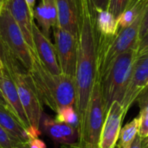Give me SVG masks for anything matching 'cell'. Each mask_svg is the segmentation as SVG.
<instances>
[{
  "label": "cell",
  "mask_w": 148,
  "mask_h": 148,
  "mask_svg": "<svg viewBox=\"0 0 148 148\" xmlns=\"http://www.w3.org/2000/svg\"><path fill=\"white\" fill-rule=\"evenodd\" d=\"M80 4L81 23L75 75V108L79 120L78 141L83 134L89 99L97 80V54L95 33V7L92 0H80Z\"/></svg>",
  "instance_id": "6da1fadb"
},
{
  "label": "cell",
  "mask_w": 148,
  "mask_h": 148,
  "mask_svg": "<svg viewBox=\"0 0 148 148\" xmlns=\"http://www.w3.org/2000/svg\"><path fill=\"white\" fill-rule=\"evenodd\" d=\"M33 58V65L29 73L42 102L56 113L63 107L75 106V78L64 74L49 73L42 66L35 52Z\"/></svg>",
  "instance_id": "7a4b0ae2"
},
{
  "label": "cell",
  "mask_w": 148,
  "mask_h": 148,
  "mask_svg": "<svg viewBox=\"0 0 148 148\" xmlns=\"http://www.w3.org/2000/svg\"><path fill=\"white\" fill-rule=\"evenodd\" d=\"M0 57L8 69L17 89V93L31 128L41 133L40 123L43 114L42 102L39 97L34 80L29 73L15 57L0 46Z\"/></svg>",
  "instance_id": "3957f363"
},
{
  "label": "cell",
  "mask_w": 148,
  "mask_h": 148,
  "mask_svg": "<svg viewBox=\"0 0 148 148\" xmlns=\"http://www.w3.org/2000/svg\"><path fill=\"white\" fill-rule=\"evenodd\" d=\"M137 49H131L120 55L101 81L105 116L114 101L122 103L137 57Z\"/></svg>",
  "instance_id": "277c9868"
},
{
  "label": "cell",
  "mask_w": 148,
  "mask_h": 148,
  "mask_svg": "<svg viewBox=\"0 0 148 148\" xmlns=\"http://www.w3.org/2000/svg\"><path fill=\"white\" fill-rule=\"evenodd\" d=\"M0 46L30 71L34 51L29 47L20 27L5 5L0 12Z\"/></svg>",
  "instance_id": "5b68a950"
},
{
  "label": "cell",
  "mask_w": 148,
  "mask_h": 148,
  "mask_svg": "<svg viewBox=\"0 0 148 148\" xmlns=\"http://www.w3.org/2000/svg\"><path fill=\"white\" fill-rule=\"evenodd\" d=\"M145 12V11H144ZM144 12L128 27L119 29L118 34L109 46L103 60L97 67V80L101 81L114 61L124 52L137 49L140 42V29Z\"/></svg>",
  "instance_id": "8992f818"
},
{
  "label": "cell",
  "mask_w": 148,
  "mask_h": 148,
  "mask_svg": "<svg viewBox=\"0 0 148 148\" xmlns=\"http://www.w3.org/2000/svg\"><path fill=\"white\" fill-rule=\"evenodd\" d=\"M104 119L105 110L101 82L96 80L88 106L83 134L78 143L81 145L88 143L94 146H99L100 135Z\"/></svg>",
  "instance_id": "52a82bcc"
},
{
  "label": "cell",
  "mask_w": 148,
  "mask_h": 148,
  "mask_svg": "<svg viewBox=\"0 0 148 148\" xmlns=\"http://www.w3.org/2000/svg\"><path fill=\"white\" fill-rule=\"evenodd\" d=\"M53 32L55 47L62 73L75 78L78 38L57 25L53 28Z\"/></svg>",
  "instance_id": "ba28073f"
},
{
  "label": "cell",
  "mask_w": 148,
  "mask_h": 148,
  "mask_svg": "<svg viewBox=\"0 0 148 148\" xmlns=\"http://www.w3.org/2000/svg\"><path fill=\"white\" fill-rule=\"evenodd\" d=\"M0 90L6 101L7 108L10 112L17 118L21 124L28 131L30 137H38L41 133L33 130L29 125L27 115L22 106L16 84L8 70V69L3 65V69H0Z\"/></svg>",
  "instance_id": "9c48e42d"
},
{
  "label": "cell",
  "mask_w": 148,
  "mask_h": 148,
  "mask_svg": "<svg viewBox=\"0 0 148 148\" xmlns=\"http://www.w3.org/2000/svg\"><path fill=\"white\" fill-rule=\"evenodd\" d=\"M148 83V53L137 56L133 67L129 83L127 85L122 107L127 113L130 107L136 101L140 94L146 88Z\"/></svg>",
  "instance_id": "30bf717a"
},
{
  "label": "cell",
  "mask_w": 148,
  "mask_h": 148,
  "mask_svg": "<svg viewBox=\"0 0 148 148\" xmlns=\"http://www.w3.org/2000/svg\"><path fill=\"white\" fill-rule=\"evenodd\" d=\"M126 114L122 105L119 101H114L111 105L104 119L100 135L99 147L115 148Z\"/></svg>",
  "instance_id": "8fae6325"
},
{
  "label": "cell",
  "mask_w": 148,
  "mask_h": 148,
  "mask_svg": "<svg viewBox=\"0 0 148 148\" xmlns=\"http://www.w3.org/2000/svg\"><path fill=\"white\" fill-rule=\"evenodd\" d=\"M32 36L35 54L42 66L53 75L62 74L59 65L55 45L51 42L50 39L41 31L35 22L33 23Z\"/></svg>",
  "instance_id": "7c38bea8"
},
{
  "label": "cell",
  "mask_w": 148,
  "mask_h": 148,
  "mask_svg": "<svg viewBox=\"0 0 148 148\" xmlns=\"http://www.w3.org/2000/svg\"><path fill=\"white\" fill-rule=\"evenodd\" d=\"M57 26L78 38L81 23L80 0H56Z\"/></svg>",
  "instance_id": "4fadbf2b"
},
{
  "label": "cell",
  "mask_w": 148,
  "mask_h": 148,
  "mask_svg": "<svg viewBox=\"0 0 148 148\" xmlns=\"http://www.w3.org/2000/svg\"><path fill=\"white\" fill-rule=\"evenodd\" d=\"M5 7L8 9L20 27L29 47L34 51V42L32 36L34 23L33 10L29 8L26 0H6Z\"/></svg>",
  "instance_id": "5bb4252c"
},
{
  "label": "cell",
  "mask_w": 148,
  "mask_h": 148,
  "mask_svg": "<svg viewBox=\"0 0 148 148\" xmlns=\"http://www.w3.org/2000/svg\"><path fill=\"white\" fill-rule=\"evenodd\" d=\"M49 137L53 141L62 144L69 145L78 141V130L77 128L68 124L59 122L56 119L42 114L40 123V130Z\"/></svg>",
  "instance_id": "9a60e30c"
},
{
  "label": "cell",
  "mask_w": 148,
  "mask_h": 148,
  "mask_svg": "<svg viewBox=\"0 0 148 148\" xmlns=\"http://www.w3.org/2000/svg\"><path fill=\"white\" fill-rule=\"evenodd\" d=\"M33 18L37 22L41 31L49 38L50 29L57 25L56 0H41L33 10Z\"/></svg>",
  "instance_id": "2e32d148"
},
{
  "label": "cell",
  "mask_w": 148,
  "mask_h": 148,
  "mask_svg": "<svg viewBox=\"0 0 148 148\" xmlns=\"http://www.w3.org/2000/svg\"><path fill=\"white\" fill-rule=\"evenodd\" d=\"M118 20L108 10L95 8V36L105 39H114L118 34Z\"/></svg>",
  "instance_id": "e0dca14e"
},
{
  "label": "cell",
  "mask_w": 148,
  "mask_h": 148,
  "mask_svg": "<svg viewBox=\"0 0 148 148\" xmlns=\"http://www.w3.org/2000/svg\"><path fill=\"white\" fill-rule=\"evenodd\" d=\"M0 125L20 142L26 143L29 139V134L25 127L10 110L0 104Z\"/></svg>",
  "instance_id": "ac0fdd59"
},
{
  "label": "cell",
  "mask_w": 148,
  "mask_h": 148,
  "mask_svg": "<svg viewBox=\"0 0 148 148\" xmlns=\"http://www.w3.org/2000/svg\"><path fill=\"white\" fill-rule=\"evenodd\" d=\"M148 0H130L118 19L119 29L130 26L147 9Z\"/></svg>",
  "instance_id": "d6986e66"
},
{
  "label": "cell",
  "mask_w": 148,
  "mask_h": 148,
  "mask_svg": "<svg viewBox=\"0 0 148 148\" xmlns=\"http://www.w3.org/2000/svg\"><path fill=\"white\" fill-rule=\"evenodd\" d=\"M140 129V118H134L124 127L121 128L120 133V143L118 148H130L133 145L136 136L139 134Z\"/></svg>",
  "instance_id": "ffe728a7"
},
{
  "label": "cell",
  "mask_w": 148,
  "mask_h": 148,
  "mask_svg": "<svg viewBox=\"0 0 148 148\" xmlns=\"http://www.w3.org/2000/svg\"><path fill=\"white\" fill-rule=\"evenodd\" d=\"M57 121L72 126L78 130L79 120L75 106H67L60 108L55 118Z\"/></svg>",
  "instance_id": "44dd1931"
},
{
  "label": "cell",
  "mask_w": 148,
  "mask_h": 148,
  "mask_svg": "<svg viewBox=\"0 0 148 148\" xmlns=\"http://www.w3.org/2000/svg\"><path fill=\"white\" fill-rule=\"evenodd\" d=\"M20 142L0 125V148H15Z\"/></svg>",
  "instance_id": "7402d4cb"
},
{
  "label": "cell",
  "mask_w": 148,
  "mask_h": 148,
  "mask_svg": "<svg viewBox=\"0 0 148 148\" xmlns=\"http://www.w3.org/2000/svg\"><path fill=\"white\" fill-rule=\"evenodd\" d=\"M130 0H109L108 10L118 20Z\"/></svg>",
  "instance_id": "603a6c76"
},
{
  "label": "cell",
  "mask_w": 148,
  "mask_h": 148,
  "mask_svg": "<svg viewBox=\"0 0 148 148\" xmlns=\"http://www.w3.org/2000/svg\"><path fill=\"white\" fill-rule=\"evenodd\" d=\"M136 101L140 106V116L148 117V88H146L138 96Z\"/></svg>",
  "instance_id": "cb8c5ba5"
},
{
  "label": "cell",
  "mask_w": 148,
  "mask_h": 148,
  "mask_svg": "<svg viewBox=\"0 0 148 148\" xmlns=\"http://www.w3.org/2000/svg\"><path fill=\"white\" fill-rule=\"evenodd\" d=\"M140 129H139V135L142 139L148 138V117L140 116Z\"/></svg>",
  "instance_id": "d4e9b609"
},
{
  "label": "cell",
  "mask_w": 148,
  "mask_h": 148,
  "mask_svg": "<svg viewBox=\"0 0 148 148\" xmlns=\"http://www.w3.org/2000/svg\"><path fill=\"white\" fill-rule=\"evenodd\" d=\"M148 32V5L143 14L141 24H140V40L144 37Z\"/></svg>",
  "instance_id": "484cf974"
},
{
  "label": "cell",
  "mask_w": 148,
  "mask_h": 148,
  "mask_svg": "<svg viewBox=\"0 0 148 148\" xmlns=\"http://www.w3.org/2000/svg\"><path fill=\"white\" fill-rule=\"evenodd\" d=\"M147 53H148V32L147 34L144 37H142L139 42L137 56H142Z\"/></svg>",
  "instance_id": "4316f807"
},
{
  "label": "cell",
  "mask_w": 148,
  "mask_h": 148,
  "mask_svg": "<svg viewBox=\"0 0 148 148\" xmlns=\"http://www.w3.org/2000/svg\"><path fill=\"white\" fill-rule=\"evenodd\" d=\"M26 144L29 148H46V144L38 137H30Z\"/></svg>",
  "instance_id": "83f0119b"
},
{
  "label": "cell",
  "mask_w": 148,
  "mask_h": 148,
  "mask_svg": "<svg viewBox=\"0 0 148 148\" xmlns=\"http://www.w3.org/2000/svg\"><path fill=\"white\" fill-rule=\"evenodd\" d=\"M61 148H100L99 146H94L88 143H85V144H79L78 142L74 143V144H69V145H62Z\"/></svg>",
  "instance_id": "f1b7e54d"
},
{
  "label": "cell",
  "mask_w": 148,
  "mask_h": 148,
  "mask_svg": "<svg viewBox=\"0 0 148 148\" xmlns=\"http://www.w3.org/2000/svg\"><path fill=\"white\" fill-rule=\"evenodd\" d=\"M92 2L96 9L108 10L109 0H92Z\"/></svg>",
  "instance_id": "f546056e"
},
{
  "label": "cell",
  "mask_w": 148,
  "mask_h": 148,
  "mask_svg": "<svg viewBox=\"0 0 148 148\" xmlns=\"http://www.w3.org/2000/svg\"><path fill=\"white\" fill-rule=\"evenodd\" d=\"M143 140H144V139H142V138L138 134V135L136 136V138H135V140H134L133 145L131 146V147L130 148H143Z\"/></svg>",
  "instance_id": "4dcf8cb0"
},
{
  "label": "cell",
  "mask_w": 148,
  "mask_h": 148,
  "mask_svg": "<svg viewBox=\"0 0 148 148\" xmlns=\"http://www.w3.org/2000/svg\"><path fill=\"white\" fill-rule=\"evenodd\" d=\"M27 3L29 4V8L33 10L35 8V4H36V0H26Z\"/></svg>",
  "instance_id": "1f68e13d"
},
{
  "label": "cell",
  "mask_w": 148,
  "mask_h": 148,
  "mask_svg": "<svg viewBox=\"0 0 148 148\" xmlns=\"http://www.w3.org/2000/svg\"><path fill=\"white\" fill-rule=\"evenodd\" d=\"M0 104H1V105H3V106L7 107L6 101H5V100H4V98H3V95H2L1 90H0Z\"/></svg>",
  "instance_id": "d6a6232c"
},
{
  "label": "cell",
  "mask_w": 148,
  "mask_h": 148,
  "mask_svg": "<svg viewBox=\"0 0 148 148\" xmlns=\"http://www.w3.org/2000/svg\"><path fill=\"white\" fill-rule=\"evenodd\" d=\"M15 148H29L26 143H19Z\"/></svg>",
  "instance_id": "836d02e7"
},
{
  "label": "cell",
  "mask_w": 148,
  "mask_h": 148,
  "mask_svg": "<svg viewBox=\"0 0 148 148\" xmlns=\"http://www.w3.org/2000/svg\"><path fill=\"white\" fill-rule=\"evenodd\" d=\"M5 3H6V0H0V12H1L2 9L4 7Z\"/></svg>",
  "instance_id": "e575fe53"
},
{
  "label": "cell",
  "mask_w": 148,
  "mask_h": 148,
  "mask_svg": "<svg viewBox=\"0 0 148 148\" xmlns=\"http://www.w3.org/2000/svg\"><path fill=\"white\" fill-rule=\"evenodd\" d=\"M3 67V61H2V59L0 57V69H2Z\"/></svg>",
  "instance_id": "d590c367"
}]
</instances>
